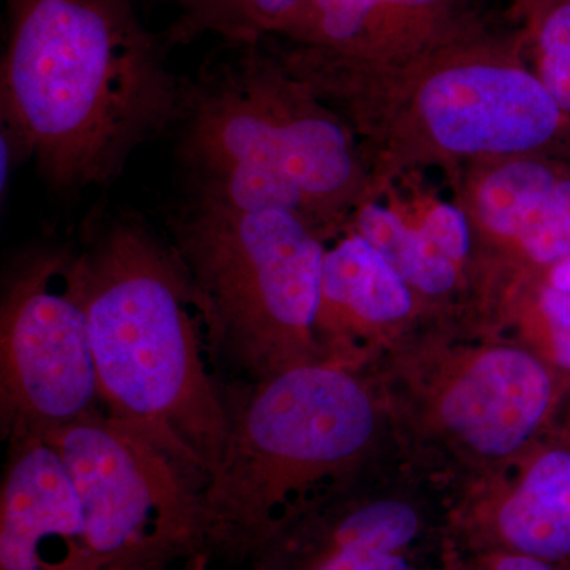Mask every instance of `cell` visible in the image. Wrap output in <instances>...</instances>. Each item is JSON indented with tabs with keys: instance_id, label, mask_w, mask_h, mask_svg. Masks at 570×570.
I'll use <instances>...</instances> for the list:
<instances>
[{
	"instance_id": "22",
	"label": "cell",
	"mask_w": 570,
	"mask_h": 570,
	"mask_svg": "<svg viewBox=\"0 0 570 570\" xmlns=\"http://www.w3.org/2000/svg\"><path fill=\"white\" fill-rule=\"evenodd\" d=\"M238 3L239 0H212V6H209L208 13H206L204 21H202L198 33L205 31L216 32L223 36L224 39H227Z\"/></svg>"
},
{
	"instance_id": "21",
	"label": "cell",
	"mask_w": 570,
	"mask_h": 570,
	"mask_svg": "<svg viewBox=\"0 0 570 570\" xmlns=\"http://www.w3.org/2000/svg\"><path fill=\"white\" fill-rule=\"evenodd\" d=\"M183 10V18L175 26L174 33L176 40L187 39V37L197 36L202 21L208 13L212 0H174Z\"/></svg>"
},
{
	"instance_id": "15",
	"label": "cell",
	"mask_w": 570,
	"mask_h": 570,
	"mask_svg": "<svg viewBox=\"0 0 570 570\" xmlns=\"http://www.w3.org/2000/svg\"><path fill=\"white\" fill-rule=\"evenodd\" d=\"M385 0H306L279 33L332 55H354L366 43Z\"/></svg>"
},
{
	"instance_id": "13",
	"label": "cell",
	"mask_w": 570,
	"mask_h": 570,
	"mask_svg": "<svg viewBox=\"0 0 570 570\" xmlns=\"http://www.w3.org/2000/svg\"><path fill=\"white\" fill-rule=\"evenodd\" d=\"M358 228L360 235L419 291L444 294L455 283V262L439 253L422 232L411 230L384 206L366 205L358 214Z\"/></svg>"
},
{
	"instance_id": "4",
	"label": "cell",
	"mask_w": 570,
	"mask_h": 570,
	"mask_svg": "<svg viewBox=\"0 0 570 570\" xmlns=\"http://www.w3.org/2000/svg\"><path fill=\"white\" fill-rule=\"evenodd\" d=\"M164 225L204 299L214 358L253 382L316 363L325 249L311 220L178 198Z\"/></svg>"
},
{
	"instance_id": "16",
	"label": "cell",
	"mask_w": 570,
	"mask_h": 570,
	"mask_svg": "<svg viewBox=\"0 0 570 570\" xmlns=\"http://www.w3.org/2000/svg\"><path fill=\"white\" fill-rule=\"evenodd\" d=\"M539 264H558L570 255V181H558L520 235Z\"/></svg>"
},
{
	"instance_id": "1",
	"label": "cell",
	"mask_w": 570,
	"mask_h": 570,
	"mask_svg": "<svg viewBox=\"0 0 570 570\" xmlns=\"http://www.w3.org/2000/svg\"><path fill=\"white\" fill-rule=\"evenodd\" d=\"M0 63L3 153L52 193L108 186L174 126L184 77L130 0H9Z\"/></svg>"
},
{
	"instance_id": "11",
	"label": "cell",
	"mask_w": 570,
	"mask_h": 570,
	"mask_svg": "<svg viewBox=\"0 0 570 570\" xmlns=\"http://www.w3.org/2000/svg\"><path fill=\"white\" fill-rule=\"evenodd\" d=\"M502 540L519 554L543 561L570 554V455L538 460L498 515Z\"/></svg>"
},
{
	"instance_id": "18",
	"label": "cell",
	"mask_w": 570,
	"mask_h": 570,
	"mask_svg": "<svg viewBox=\"0 0 570 570\" xmlns=\"http://www.w3.org/2000/svg\"><path fill=\"white\" fill-rule=\"evenodd\" d=\"M420 232L450 261L459 262L468 253V223L463 213L453 206L441 205L434 208L428 214Z\"/></svg>"
},
{
	"instance_id": "12",
	"label": "cell",
	"mask_w": 570,
	"mask_h": 570,
	"mask_svg": "<svg viewBox=\"0 0 570 570\" xmlns=\"http://www.w3.org/2000/svg\"><path fill=\"white\" fill-rule=\"evenodd\" d=\"M325 306L385 324L406 316L412 298L400 273L355 234L325 250L321 307Z\"/></svg>"
},
{
	"instance_id": "19",
	"label": "cell",
	"mask_w": 570,
	"mask_h": 570,
	"mask_svg": "<svg viewBox=\"0 0 570 570\" xmlns=\"http://www.w3.org/2000/svg\"><path fill=\"white\" fill-rule=\"evenodd\" d=\"M542 307L549 321L558 362L570 370V294L553 287L547 288L542 296Z\"/></svg>"
},
{
	"instance_id": "8",
	"label": "cell",
	"mask_w": 570,
	"mask_h": 570,
	"mask_svg": "<svg viewBox=\"0 0 570 570\" xmlns=\"http://www.w3.org/2000/svg\"><path fill=\"white\" fill-rule=\"evenodd\" d=\"M420 108L439 145L461 154L538 148L557 132L562 111L538 78L489 63L439 71L425 82Z\"/></svg>"
},
{
	"instance_id": "6",
	"label": "cell",
	"mask_w": 570,
	"mask_h": 570,
	"mask_svg": "<svg viewBox=\"0 0 570 570\" xmlns=\"http://www.w3.org/2000/svg\"><path fill=\"white\" fill-rule=\"evenodd\" d=\"M45 439L80 494L89 570H165L206 554V478L149 431L99 407Z\"/></svg>"
},
{
	"instance_id": "20",
	"label": "cell",
	"mask_w": 570,
	"mask_h": 570,
	"mask_svg": "<svg viewBox=\"0 0 570 570\" xmlns=\"http://www.w3.org/2000/svg\"><path fill=\"white\" fill-rule=\"evenodd\" d=\"M444 0H385L382 9L379 10L376 22H374L373 33L381 32V29L392 22L390 28H400L401 21H419L423 18H430ZM367 39V40H370Z\"/></svg>"
},
{
	"instance_id": "5",
	"label": "cell",
	"mask_w": 570,
	"mask_h": 570,
	"mask_svg": "<svg viewBox=\"0 0 570 570\" xmlns=\"http://www.w3.org/2000/svg\"><path fill=\"white\" fill-rule=\"evenodd\" d=\"M230 438L205 487L206 553L249 561L287 512L288 493L366 448L370 396L324 363L225 387Z\"/></svg>"
},
{
	"instance_id": "10",
	"label": "cell",
	"mask_w": 570,
	"mask_h": 570,
	"mask_svg": "<svg viewBox=\"0 0 570 570\" xmlns=\"http://www.w3.org/2000/svg\"><path fill=\"white\" fill-rule=\"evenodd\" d=\"M550 392V379L538 360L515 348H498L480 356L450 389L442 415L472 449L508 455L539 425Z\"/></svg>"
},
{
	"instance_id": "7",
	"label": "cell",
	"mask_w": 570,
	"mask_h": 570,
	"mask_svg": "<svg viewBox=\"0 0 570 570\" xmlns=\"http://www.w3.org/2000/svg\"><path fill=\"white\" fill-rule=\"evenodd\" d=\"M99 404L80 246L28 247L3 276L2 436H47Z\"/></svg>"
},
{
	"instance_id": "9",
	"label": "cell",
	"mask_w": 570,
	"mask_h": 570,
	"mask_svg": "<svg viewBox=\"0 0 570 570\" xmlns=\"http://www.w3.org/2000/svg\"><path fill=\"white\" fill-rule=\"evenodd\" d=\"M0 490V570H89L73 475L41 434H14Z\"/></svg>"
},
{
	"instance_id": "14",
	"label": "cell",
	"mask_w": 570,
	"mask_h": 570,
	"mask_svg": "<svg viewBox=\"0 0 570 570\" xmlns=\"http://www.w3.org/2000/svg\"><path fill=\"white\" fill-rule=\"evenodd\" d=\"M557 183L554 175L543 165H505L490 175L480 187V216L487 227L497 234L520 238L521 232Z\"/></svg>"
},
{
	"instance_id": "3",
	"label": "cell",
	"mask_w": 570,
	"mask_h": 570,
	"mask_svg": "<svg viewBox=\"0 0 570 570\" xmlns=\"http://www.w3.org/2000/svg\"><path fill=\"white\" fill-rule=\"evenodd\" d=\"M258 41H225L184 77L171 151L181 197L309 220L354 181L346 130L302 102Z\"/></svg>"
},
{
	"instance_id": "2",
	"label": "cell",
	"mask_w": 570,
	"mask_h": 570,
	"mask_svg": "<svg viewBox=\"0 0 570 570\" xmlns=\"http://www.w3.org/2000/svg\"><path fill=\"white\" fill-rule=\"evenodd\" d=\"M78 246L105 412L149 431L208 482L230 412L205 362L204 299L167 235L138 214L94 209Z\"/></svg>"
},
{
	"instance_id": "17",
	"label": "cell",
	"mask_w": 570,
	"mask_h": 570,
	"mask_svg": "<svg viewBox=\"0 0 570 570\" xmlns=\"http://www.w3.org/2000/svg\"><path fill=\"white\" fill-rule=\"evenodd\" d=\"M540 81L570 111V0L551 7L539 28Z\"/></svg>"
},
{
	"instance_id": "23",
	"label": "cell",
	"mask_w": 570,
	"mask_h": 570,
	"mask_svg": "<svg viewBox=\"0 0 570 570\" xmlns=\"http://www.w3.org/2000/svg\"><path fill=\"white\" fill-rule=\"evenodd\" d=\"M551 287L570 294V255L554 266L551 273Z\"/></svg>"
}]
</instances>
